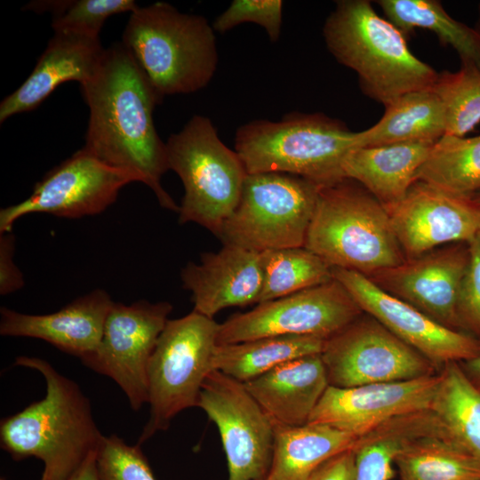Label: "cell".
<instances>
[{"instance_id": "cell-24", "label": "cell", "mask_w": 480, "mask_h": 480, "mask_svg": "<svg viewBox=\"0 0 480 480\" xmlns=\"http://www.w3.org/2000/svg\"><path fill=\"white\" fill-rule=\"evenodd\" d=\"M357 437L324 424L275 425L272 462L263 480H307L325 461L351 450Z\"/></svg>"}, {"instance_id": "cell-31", "label": "cell", "mask_w": 480, "mask_h": 480, "mask_svg": "<svg viewBox=\"0 0 480 480\" xmlns=\"http://www.w3.org/2000/svg\"><path fill=\"white\" fill-rule=\"evenodd\" d=\"M423 181L450 194L472 198L480 193V134L444 135L417 172Z\"/></svg>"}, {"instance_id": "cell-21", "label": "cell", "mask_w": 480, "mask_h": 480, "mask_svg": "<svg viewBox=\"0 0 480 480\" xmlns=\"http://www.w3.org/2000/svg\"><path fill=\"white\" fill-rule=\"evenodd\" d=\"M105 48L100 38L54 32L23 84L0 104V123L36 108L61 84L88 82L97 71Z\"/></svg>"}, {"instance_id": "cell-32", "label": "cell", "mask_w": 480, "mask_h": 480, "mask_svg": "<svg viewBox=\"0 0 480 480\" xmlns=\"http://www.w3.org/2000/svg\"><path fill=\"white\" fill-rule=\"evenodd\" d=\"M260 256L262 286L258 304L333 279L332 268L304 246L267 250Z\"/></svg>"}, {"instance_id": "cell-1", "label": "cell", "mask_w": 480, "mask_h": 480, "mask_svg": "<svg viewBox=\"0 0 480 480\" xmlns=\"http://www.w3.org/2000/svg\"><path fill=\"white\" fill-rule=\"evenodd\" d=\"M80 87L89 108L84 148L112 167L138 175L163 208L179 212L180 206L161 185L169 165L153 112L163 99L131 52L122 43L105 49L94 76Z\"/></svg>"}, {"instance_id": "cell-20", "label": "cell", "mask_w": 480, "mask_h": 480, "mask_svg": "<svg viewBox=\"0 0 480 480\" xmlns=\"http://www.w3.org/2000/svg\"><path fill=\"white\" fill-rule=\"evenodd\" d=\"M113 303L107 292L96 289L46 315L23 314L2 307L0 334L43 340L81 359L97 348Z\"/></svg>"}, {"instance_id": "cell-16", "label": "cell", "mask_w": 480, "mask_h": 480, "mask_svg": "<svg viewBox=\"0 0 480 480\" xmlns=\"http://www.w3.org/2000/svg\"><path fill=\"white\" fill-rule=\"evenodd\" d=\"M385 208L406 260L480 234V207L473 198L423 181L416 180L402 201Z\"/></svg>"}, {"instance_id": "cell-19", "label": "cell", "mask_w": 480, "mask_h": 480, "mask_svg": "<svg viewBox=\"0 0 480 480\" xmlns=\"http://www.w3.org/2000/svg\"><path fill=\"white\" fill-rule=\"evenodd\" d=\"M183 287L191 292L195 311L213 318L224 308L258 304L262 286L260 252L223 244L201 253L200 262L181 269Z\"/></svg>"}, {"instance_id": "cell-37", "label": "cell", "mask_w": 480, "mask_h": 480, "mask_svg": "<svg viewBox=\"0 0 480 480\" xmlns=\"http://www.w3.org/2000/svg\"><path fill=\"white\" fill-rule=\"evenodd\" d=\"M469 261L457 304L460 329L480 340V234L468 243Z\"/></svg>"}, {"instance_id": "cell-26", "label": "cell", "mask_w": 480, "mask_h": 480, "mask_svg": "<svg viewBox=\"0 0 480 480\" xmlns=\"http://www.w3.org/2000/svg\"><path fill=\"white\" fill-rule=\"evenodd\" d=\"M395 465L401 480H480V460L461 448L440 420L408 441Z\"/></svg>"}, {"instance_id": "cell-6", "label": "cell", "mask_w": 480, "mask_h": 480, "mask_svg": "<svg viewBox=\"0 0 480 480\" xmlns=\"http://www.w3.org/2000/svg\"><path fill=\"white\" fill-rule=\"evenodd\" d=\"M304 247L366 276L406 260L385 206L349 179L321 187Z\"/></svg>"}, {"instance_id": "cell-4", "label": "cell", "mask_w": 480, "mask_h": 480, "mask_svg": "<svg viewBox=\"0 0 480 480\" xmlns=\"http://www.w3.org/2000/svg\"><path fill=\"white\" fill-rule=\"evenodd\" d=\"M214 32L204 16L156 2L131 13L122 44L164 99L197 92L211 82L219 62Z\"/></svg>"}, {"instance_id": "cell-17", "label": "cell", "mask_w": 480, "mask_h": 480, "mask_svg": "<svg viewBox=\"0 0 480 480\" xmlns=\"http://www.w3.org/2000/svg\"><path fill=\"white\" fill-rule=\"evenodd\" d=\"M469 261L468 243L441 246L367 276L437 323L461 331L457 304Z\"/></svg>"}, {"instance_id": "cell-28", "label": "cell", "mask_w": 480, "mask_h": 480, "mask_svg": "<svg viewBox=\"0 0 480 480\" xmlns=\"http://www.w3.org/2000/svg\"><path fill=\"white\" fill-rule=\"evenodd\" d=\"M438 418L431 409L393 418L356 438L354 480H391L395 459L404 444L432 428Z\"/></svg>"}, {"instance_id": "cell-33", "label": "cell", "mask_w": 480, "mask_h": 480, "mask_svg": "<svg viewBox=\"0 0 480 480\" xmlns=\"http://www.w3.org/2000/svg\"><path fill=\"white\" fill-rule=\"evenodd\" d=\"M432 90L444 107V135L465 136L480 123V68L476 65L460 63L454 72L438 73Z\"/></svg>"}, {"instance_id": "cell-8", "label": "cell", "mask_w": 480, "mask_h": 480, "mask_svg": "<svg viewBox=\"0 0 480 480\" xmlns=\"http://www.w3.org/2000/svg\"><path fill=\"white\" fill-rule=\"evenodd\" d=\"M218 331L213 318L195 310L167 321L148 364L150 415L138 444L167 429L180 412L196 406L202 386L214 370Z\"/></svg>"}, {"instance_id": "cell-30", "label": "cell", "mask_w": 480, "mask_h": 480, "mask_svg": "<svg viewBox=\"0 0 480 480\" xmlns=\"http://www.w3.org/2000/svg\"><path fill=\"white\" fill-rule=\"evenodd\" d=\"M440 381L430 409L465 451L480 460V391L460 363H449L439 372Z\"/></svg>"}, {"instance_id": "cell-10", "label": "cell", "mask_w": 480, "mask_h": 480, "mask_svg": "<svg viewBox=\"0 0 480 480\" xmlns=\"http://www.w3.org/2000/svg\"><path fill=\"white\" fill-rule=\"evenodd\" d=\"M364 312L334 277L332 280L262 302L219 324L218 345L272 336H315L327 340Z\"/></svg>"}, {"instance_id": "cell-29", "label": "cell", "mask_w": 480, "mask_h": 480, "mask_svg": "<svg viewBox=\"0 0 480 480\" xmlns=\"http://www.w3.org/2000/svg\"><path fill=\"white\" fill-rule=\"evenodd\" d=\"M385 18L404 36L416 28L432 31L442 45L451 46L460 63L480 68V34L452 18L437 0H379Z\"/></svg>"}, {"instance_id": "cell-36", "label": "cell", "mask_w": 480, "mask_h": 480, "mask_svg": "<svg viewBox=\"0 0 480 480\" xmlns=\"http://www.w3.org/2000/svg\"><path fill=\"white\" fill-rule=\"evenodd\" d=\"M283 7L281 0H234L214 20L212 28L216 32L226 33L244 22L256 23L275 43L282 31Z\"/></svg>"}, {"instance_id": "cell-23", "label": "cell", "mask_w": 480, "mask_h": 480, "mask_svg": "<svg viewBox=\"0 0 480 480\" xmlns=\"http://www.w3.org/2000/svg\"><path fill=\"white\" fill-rule=\"evenodd\" d=\"M436 142L356 148L343 162L344 176L360 184L385 207L394 205L404 199L416 181L417 172Z\"/></svg>"}, {"instance_id": "cell-34", "label": "cell", "mask_w": 480, "mask_h": 480, "mask_svg": "<svg viewBox=\"0 0 480 480\" xmlns=\"http://www.w3.org/2000/svg\"><path fill=\"white\" fill-rule=\"evenodd\" d=\"M138 4L133 0H51L32 1L24 10L51 12L53 32H68L99 38L105 20L111 15L134 12Z\"/></svg>"}, {"instance_id": "cell-15", "label": "cell", "mask_w": 480, "mask_h": 480, "mask_svg": "<svg viewBox=\"0 0 480 480\" xmlns=\"http://www.w3.org/2000/svg\"><path fill=\"white\" fill-rule=\"evenodd\" d=\"M332 275L364 313L420 353L439 372L449 363L465 362L480 354V340L437 323L381 290L366 276L340 268H332Z\"/></svg>"}, {"instance_id": "cell-5", "label": "cell", "mask_w": 480, "mask_h": 480, "mask_svg": "<svg viewBox=\"0 0 480 480\" xmlns=\"http://www.w3.org/2000/svg\"><path fill=\"white\" fill-rule=\"evenodd\" d=\"M356 134L324 113L291 112L280 121L256 119L239 126L235 151L248 174L284 172L326 187L346 179L342 164L357 148Z\"/></svg>"}, {"instance_id": "cell-11", "label": "cell", "mask_w": 480, "mask_h": 480, "mask_svg": "<svg viewBox=\"0 0 480 480\" xmlns=\"http://www.w3.org/2000/svg\"><path fill=\"white\" fill-rule=\"evenodd\" d=\"M321 356L329 385L336 388L411 380L439 372L425 356L367 314L328 338Z\"/></svg>"}, {"instance_id": "cell-14", "label": "cell", "mask_w": 480, "mask_h": 480, "mask_svg": "<svg viewBox=\"0 0 480 480\" xmlns=\"http://www.w3.org/2000/svg\"><path fill=\"white\" fill-rule=\"evenodd\" d=\"M140 182L138 175L112 167L84 148L50 170L24 201L0 211V234L12 232L22 216L43 212L78 219L102 212L123 187Z\"/></svg>"}, {"instance_id": "cell-41", "label": "cell", "mask_w": 480, "mask_h": 480, "mask_svg": "<svg viewBox=\"0 0 480 480\" xmlns=\"http://www.w3.org/2000/svg\"><path fill=\"white\" fill-rule=\"evenodd\" d=\"M460 364L468 379L480 391V354Z\"/></svg>"}, {"instance_id": "cell-12", "label": "cell", "mask_w": 480, "mask_h": 480, "mask_svg": "<svg viewBox=\"0 0 480 480\" xmlns=\"http://www.w3.org/2000/svg\"><path fill=\"white\" fill-rule=\"evenodd\" d=\"M217 426L226 454L228 480H263L273 457L275 424L244 383L212 370L197 401Z\"/></svg>"}, {"instance_id": "cell-13", "label": "cell", "mask_w": 480, "mask_h": 480, "mask_svg": "<svg viewBox=\"0 0 480 480\" xmlns=\"http://www.w3.org/2000/svg\"><path fill=\"white\" fill-rule=\"evenodd\" d=\"M172 306L167 301L114 302L97 348L81 358L92 371L112 379L139 411L148 402V364Z\"/></svg>"}, {"instance_id": "cell-25", "label": "cell", "mask_w": 480, "mask_h": 480, "mask_svg": "<svg viewBox=\"0 0 480 480\" xmlns=\"http://www.w3.org/2000/svg\"><path fill=\"white\" fill-rule=\"evenodd\" d=\"M446 133L444 104L432 90L406 92L385 107L372 127L357 132V148L411 141H437Z\"/></svg>"}, {"instance_id": "cell-40", "label": "cell", "mask_w": 480, "mask_h": 480, "mask_svg": "<svg viewBox=\"0 0 480 480\" xmlns=\"http://www.w3.org/2000/svg\"><path fill=\"white\" fill-rule=\"evenodd\" d=\"M97 452L92 453L68 480H100Z\"/></svg>"}, {"instance_id": "cell-35", "label": "cell", "mask_w": 480, "mask_h": 480, "mask_svg": "<svg viewBox=\"0 0 480 480\" xmlns=\"http://www.w3.org/2000/svg\"><path fill=\"white\" fill-rule=\"evenodd\" d=\"M97 467L100 480H156L139 444L129 445L116 435L103 436Z\"/></svg>"}, {"instance_id": "cell-18", "label": "cell", "mask_w": 480, "mask_h": 480, "mask_svg": "<svg viewBox=\"0 0 480 480\" xmlns=\"http://www.w3.org/2000/svg\"><path fill=\"white\" fill-rule=\"evenodd\" d=\"M439 381L438 372L404 381L329 386L308 423L328 425L360 436L393 418L430 409Z\"/></svg>"}, {"instance_id": "cell-38", "label": "cell", "mask_w": 480, "mask_h": 480, "mask_svg": "<svg viewBox=\"0 0 480 480\" xmlns=\"http://www.w3.org/2000/svg\"><path fill=\"white\" fill-rule=\"evenodd\" d=\"M0 294L6 295L24 285L22 273L13 262L14 236L0 234Z\"/></svg>"}, {"instance_id": "cell-3", "label": "cell", "mask_w": 480, "mask_h": 480, "mask_svg": "<svg viewBox=\"0 0 480 480\" xmlns=\"http://www.w3.org/2000/svg\"><path fill=\"white\" fill-rule=\"evenodd\" d=\"M323 36L336 60L356 73L363 93L384 107L436 82L434 68L410 51L405 36L368 0L337 1Z\"/></svg>"}, {"instance_id": "cell-43", "label": "cell", "mask_w": 480, "mask_h": 480, "mask_svg": "<svg viewBox=\"0 0 480 480\" xmlns=\"http://www.w3.org/2000/svg\"><path fill=\"white\" fill-rule=\"evenodd\" d=\"M475 203L480 207V193L472 197Z\"/></svg>"}, {"instance_id": "cell-39", "label": "cell", "mask_w": 480, "mask_h": 480, "mask_svg": "<svg viewBox=\"0 0 480 480\" xmlns=\"http://www.w3.org/2000/svg\"><path fill=\"white\" fill-rule=\"evenodd\" d=\"M353 448L343 452L318 467L307 480H354Z\"/></svg>"}, {"instance_id": "cell-27", "label": "cell", "mask_w": 480, "mask_h": 480, "mask_svg": "<svg viewBox=\"0 0 480 480\" xmlns=\"http://www.w3.org/2000/svg\"><path fill=\"white\" fill-rule=\"evenodd\" d=\"M325 340L315 336H272L217 345L213 369L245 383L288 361L321 354Z\"/></svg>"}, {"instance_id": "cell-2", "label": "cell", "mask_w": 480, "mask_h": 480, "mask_svg": "<svg viewBox=\"0 0 480 480\" xmlns=\"http://www.w3.org/2000/svg\"><path fill=\"white\" fill-rule=\"evenodd\" d=\"M14 364L39 372L46 394L1 420V448L16 460H41L44 467L40 480H68L98 452L104 436L93 420L90 401L76 382L45 360L20 356Z\"/></svg>"}, {"instance_id": "cell-7", "label": "cell", "mask_w": 480, "mask_h": 480, "mask_svg": "<svg viewBox=\"0 0 480 480\" xmlns=\"http://www.w3.org/2000/svg\"><path fill=\"white\" fill-rule=\"evenodd\" d=\"M169 170L182 181L179 223H196L219 237L235 211L247 176L207 116L196 115L165 142Z\"/></svg>"}, {"instance_id": "cell-42", "label": "cell", "mask_w": 480, "mask_h": 480, "mask_svg": "<svg viewBox=\"0 0 480 480\" xmlns=\"http://www.w3.org/2000/svg\"><path fill=\"white\" fill-rule=\"evenodd\" d=\"M477 11H478V13H477V20L475 23V25L473 26V28L480 34V2L477 5Z\"/></svg>"}, {"instance_id": "cell-9", "label": "cell", "mask_w": 480, "mask_h": 480, "mask_svg": "<svg viewBox=\"0 0 480 480\" xmlns=\"http://www.w3.org/2000/svg\"><path fill=\"white\" fill-rule=\"evenodd\" d=\"M321 187L284 172L247 174L219 238L257 252L303 247Z\"/></svg>"}, {"instance_id": "cell-22", "label": "cell", "mask_w": 480, "mask_h": 480, "mask_svg": "<svg viewBox=\"0 0 480 480\" xmlns=\"http://www.w3.org/2000/svg\"><path fill=\"white\" fill-rule=\"evenodd\" d=\"M275 425L307 424L330 386L321 354L299 357L244 383Z\"/></svg>"}]
</instances>
